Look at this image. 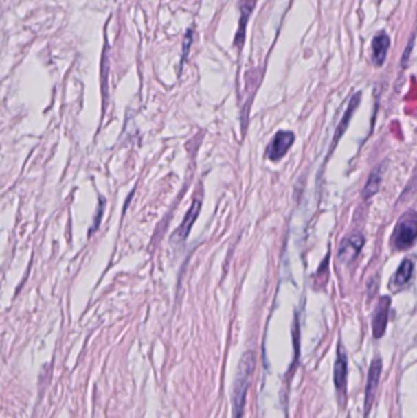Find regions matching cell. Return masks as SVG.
Listing matches in <instances>:
<instances>
[{"instance_id": "obj_1", "label": "cell", "mask_w": 417, "mask_h": 418, "mask_svg": "<svg viewBox=\"0 0 417 418\" xmlns=\"http://www.w3.org/2000/svg\"><path fill=\"white\" fill-rule=\"evenodd\" d=\"M256 366V353L246 351L240 360L235 380H234L232 402H233V418H243L245 407L246 394L250 386L251 377Z\"/></svg>"}, {"instance_id": "obj_2", "label": "cell", "mask_w": 417, "mask_h": 418, "mask_svg": "<svg viewBox=\"0 0 417 418\" xmlns=\"http://www.w3.org/2000/svg\"><path fill=\"white\" fill-rule=\"evenodd\" d=\"M417 236V220L415 212L406 213L395 225L392 245L395 250H407L414 246Z\"/></svg>"}, {"instance_id": "obj_3", "label": "cell", "mask_w": 417, "mask_h": 418, "mask_svg": "<svg viewBox=\"0 0 417 418\" xmlns=\"http://www.w3.org/2000/svg\"><path fill=\"white\" fill-rule=\"evenodd\" d=\"M334 385L338 393L340 405H346V389H348V355L344 346L338 344L337 358L334 363Z\"/></svg>"}, {"instance_id": "obj_4", "label": "cell", "mask_w": 417, "mask_h": 418, "mask_svg": "<svg viewBox=\"0 0 417 418\" xmlns=\"http://www.w3.org/2000/svg\"><path fill=\"white\" fill-rule=\"evenodd\" d=\"M382 369H383L382 358L379 356L374 357L370 366V369H368V383H366V389H365V405H363L365 418H368V413H371L376 391L379 388Z\"/></svg>"}, {"instance_id": "obj_5", "label": "cell", "mask_w": 417, "mask_h": 418, "mask_svg": "<svg viewBox=\"0 0 417 418\" xmlns=\"http://www.w3.org/2000/svg\"><path fill=\"white\" fill-rule=\"evenodd\" d=\"M295 135L291 131H279L273 137L271 143L267 147V158L269 161L277 162L282 159L290 147L294 145Z\"/></svg>"}, {"instance_id": "obj_6", "label": "cell", "mask_w": 417, "mask_h": 418, "mask_svg": "<svg viewBox=\"0 0 417 418\" xmlns=\"http://www.w3.org/2000/svg\"><path fill=\"white\" fill-rule=\"evenodd\" d=\"M390 303L392 300L390 296H382L373 311L372 333L376 339H381L385 333L390 317Z\"/></svg>"}, {"instance_id": "obj_7", "label": "cell", "mask_w": 417, "mask_h": 418, "mask_svg": "<svg viewBox=\"0 0 417 418\" xmlns=\"http://www.w3.org/2000/svg\"><path fill=\"white\" fill-rule=\"evenodd\" d=\"M363 244H365V237L360 233H354V234L349 235L348 237H345L344 240L341 241L339 251H338L340 261L345 264L352 262L361 252Z\"/></svg>"}, {"instance_id": "obj_8", "label": "cell", "mask_w": 417, "mask_h": 418, "mask_svg": "<svg viewBox=\"0 0 417 418\" xmlns=\"http://www.w3.org/2000/svg\"><path fill=\"white\" fill-rule=\"evenodd\" d=\"M201 206H202V203L199 200L192 203V206L190 207L189 211L185 216L183 223L179 225L177 231L172 234V241H174V242H184L186 240V237L189 236L190 231L192 229V225L195 224L196 219L199 218Z\"/></svg>"}, {"instance_id": "obj_9", "label": "cell", "mask_w": 417, "mask_h": 418, "mask_svg": "<svg viewBox=\"0 0 417 418\" xmlns=\"http://www.w3.org/2000/svg\"><path fill=\"white\" fill-rule=\"evenodd\" d=\"M256 1L257 0H241L240 1L239 26H238V32H236L235 40H234V45L239 47V48H243L244 42H245L246 27H247V23H249L251 14H252L255 5H256Z\"/></svg>"}, {"instance_id": "obj_10", "label": "cell", "mask_w": 417, "mask_h": 418, "mask_svg": "<svg viewBox=\"0 0 417 418\" xmlns=\"http://www.w3.org/2000/svg\"><path fill=\"white\" fill-rule=\"evenodd\" d=\"M390 38L385 32H379L372 40V62L376 67H382L390 51Z\"/></svg>"}, {"instance_id": "obj_11", "label": "cell", "mask_w": 417, "mask_h": 418, "mask_svg": "<svg viewBox=\"0 0 417 418\" xmlns=\"http://www.w3.org/2000/svg\"><path fill=\"white\" fill-rule=\"evenodd\" d=\"M361 92H359V93L354 95V97H352L350 102H349V106H348V109H346V112H345L344 117H341V121H340L339 125L335 128L333 147L338 143V141H339V139H341V136L345 134L346 128H348L349 124H350L351 117L354 115L356 109L360 106V103H361Z\"/></svg>"}, {"instance_id": "obj_12", "label": "cell", "mask_w": 417, "mask_h": 418, "mask_svg": "<svg viewBox=\"0 0 417 418\" xmlns=\"http://www.w3.org/2000/svg\"><path fill=\"white\" fill-rule=\"evenodd\" d=\"M412 273H414V262H412V259L406 258V259H404L401 262V266L398 268V270H396V273H395L394 279H393L394 284L396 286H399V288L407 284L410 281V279H412Z\"/></svg>"}, {"instance_id": "obj_13", "label": "cell", "mask_w": 417, "mask_h": 418, "mask_svg": "<svg viewBox=\"0 0 417 418\" xmlns=\"http://www.w3.org/2000/svg\"><path fill=\"white\" fill-rule=\"evenodd\" d=\"M381 183H382V169H381V167H377V169L373 170L371 175L368 176V183H366L365 187H363V191H362L363 197H365L366 200H368V198H371L372 196L376 195V194L379 192Z\"/></svg>"}, {"instance_id": "obj_14", "label": "cell", "mask_w": 417, "mask_h": 418, "mask_svg": "<svg viewBox=\"0 0 417 418\" xmlns=\"http://www.w3.org/2000/svg\"><path fill=\"white\" fill-rule=\"evenodd\" d=\"M192 40H194V30L190 28L189 31L186 32L184 45H183V59H184V60L186 59V56H188V53H189L190 51V45L192 43Z\"/></svg>"}, {"instance_id": "obj_15", "label": "cell", "mask_w": 417, "mask_h": 418, "mask_svg": "<svg viewBox=\"0 0 417 418\" xmlns=\"http://www.w3.org/2000/svg\"><path fill=\"white\" fill-rule=\"evenodd\" d=\"M414 43H415V34H412L410 42H409V45H406L405 51H404V54H403V59H401V65H403V67H406V62H409V58H410L412 48H414Z\"/></svg>"}]
</instances>
